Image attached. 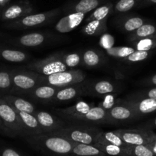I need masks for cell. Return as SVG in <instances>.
<instances>
[{"instance_id": "obj_1", "label": "cell", "mask_w": 156, "mask_h": 156, "mask_svg": "<svg viewBox=\"0 0 156 156\" xmlns=\"http://www.w3.org/2000/svg\"><path fill=\"white\" fill-rule=\"evenodd\" d=\"M33 148L49 156H70L75 144L55 135L40 134L23 138Z\"/></svg>"}, {"instance_id": "obj_2", "label": "cell", "mask_w": 156, "mask_h": 156, "mask_svg": "<svg viewBox=\"0 0 156 156\" xmlns=\"http://www.w3.org/2000/svg\"><path fill=\"white\" fill-rule=\"evenodd\" d=\"M101 130L97 126L82 123H69L61 129L48 134L55 135L67 139L77 144L94 145L97 142V136Z\"/></svg>"}, {"instance_id": "obj_3", "label": "cell", "mask_w": 156, "mask_h": 156, "mask_svg": "<svg viewBox=\"0 0 156 156\" xmlns=\"http://www.w3.org/2000/svg\"><path fill=\"white\" fill-rule=\"evenodd\" d=\"M62 12L61 8L49 10L44 12L31 14L18 20L5 22L2 28L11 30H26L44 26L53 22Z\"/></svg>"}, {"instance_id": "obj_4", "label": "cell", "mask_w": 156, "mask_h": 156, "mask_svg": "<svg viewBox=\"0 0 156 156\" xmlns=\"http://www.w3.org/2000/svg\"><path fill=\"white\" fill-rule=\"evenodd\" d=\"M13 83L12 95L22 97L24 94L41 85L43 75L25 68L11 70Z\"/></svg>"}, {"instance_id": "obj_5", "label": "cell", "mask_w": 156, "mask_h": 156, "mask_svg": "<svg viewBox=\"0 0 156 156\" xmlns=\"http://www.w3.org/2000/svg\"><path fill=\"white\" fill-rule=\"evenodd\" d=\"M63 52L52 54L44 59L30 63L25 68L43 76H48L58 72L65 71L67 70L68 67L63 62Z\"/></svg>"}, {"instance_id": "obj_6", "label": "cell", "mask_w": 156, "mask_h": 156, "mask_svg": "<svg viewBox=\"0 0 156 156\" xmlns=\"http://www.w3.org/2000/svg\"><path fill=\"white\" fill-rule=\"evenodd\" d=\"M86 80V73L80 70H65L53 73L48 76H43L41 85H49L56 87H64L76 84Z\"/></svg>"}, {"instance_id": "obj_7", "label": "cell", "mask_w": 156, "mask_h": 156, "mask_svg": "<svg viewBox=\"0 0 156 156\" xmlns=\"http://www.w3.org/2000/svg\"><path fill=\"white\" fill-rule=\"evenodd\" d=\"M69 123H82L87 125L109 124L107 112L100 106H94L86 112L60 116Z\"/></svg>"}, {"instance_id": "obj_8", "label": "cell", "mask_w": 156, "mask_h": 156, "mask_svg": "<svg viewBox=\"0 0 156 156\" xmlns=\"http://www.w3.org/2000/svg\"><path fill=\"white\" fill-rule=\"evenodd\" d=\"M106 112L109 125L129 123L142 118L133 107L127 104L124 99H120L119 103Z\"/></svg>"}, {"instance_id": "obj_9", "label": "cell", "mask_w": 156, "mask_h": 156, "mask_svg": "<svg viewBox=\"0 0 156 156\" xmlns=\"http://www.w3.org/2000/svg\"><path fill=\"white\" fill-rule=\"evenodd\" d=\"M122 91V84L108 80L83 81V96L104 97L109 94H116Z\"/></svg>"}, {"instance_id": "obj_10", "label": "cell", "mask_w": 156, "mask_h": 156, "mask_svg": "<svg viewBox=\"0 0 156 156\" xmlns=\"http://www.w3.org/2000/svg\"><path fill=\"white\" fill-rule=\"evenodd\" d=\"M0 118L16 137L25 138L26 133L17 111L0 97Z\"/></svg>"}, {"instance_id": "obj_11", "label": "cell", "mask_w": 156, "mask_h": 156, "mask_svg": "<svg viewBox=\"0 0 156 156\" xmlns=\"http://www.w3.org/2000/svg\"><path fill=\"white\" fill-rule=\"evenodd\" d=\"M34 12V7L30 0H21L16 3L5 5L0 16V21L8 22L18 20L33 14Z\"/></svg>"}, {"instance_id": "obj_12", "label": "cell", "mask_w": 156, "mask_h": 156, "mask_svg": "<svg viewBox=\"0 0 156 156\" xmlns=\"http://www.w3.org/2000/svg\"><path fill=\"white\" fill-rule=\"evenodd\" d=\"M113 132L129 146L141 145H146L153 133L151 130H146L143 129H119L113 130Z\"/></svg>"}, {"instance_id": "obj_13", "label": "cell", "mask_w": 156, "mask_h": 156, "mask_svg": "<svg viewBox=\"0 0 156 156\" xmlns=\"http://www.w3.org/2000/svg\"><path fill=\"white\" fill-rule=\"evenodd\" d=\"M44 133H51L66 126L68 122L55 114L45 111L36 110L34 113Z\"/></svg>"}, {"instance_id": "obj_14", "label": "cell", "mask_w": 156, "mask_h": 156, "mask_svg": "<svg viewBox=\"0 0 156 156\" xmlns=\"http://www.w3.org/2000/svg\"><path fill=\"white\" fill-rule=\"evenodd\" d=\"M48 34L43 32H32L23 34L19 37H12L8 39L6 42L16 47L34 48L39 47L47 41Z\"/></svg>"}, {"instance_id": "obj_15", "label": "cell", "mask_w": 156, "mask_h": 156, "mask_svg": "<svg viewBox=\"0 0 156 156\" xmlns=\"http://www.w3.org/2000/svg\"><path fill=\"white\" fill-rule=\"evenodd\" d=\"M107 2L109 0H71L61 9L67 15L71 13L87 14Z\"/></svg>"}, {"instance_id": "obj_16", "label": "cell", "mask_w": 156, "mask_h": 156, "mask_svg": "<svg viewBox=\"0 0 156 156\" xmlns=\"http://www.w3.org/2000/svg\"><path fill=\"white\" fill-rule=\"evenodd\" d=\"M83 96V82L60 88L51 103H67Z\"/></svg>"}, {"instance_id": "obj_17", "label": "cell", "mask_w": 156, "mask_h": 156, "mask_svg": "<svg viewBox=\"0 0 156 156\" xmlns=\"http://www.w3.org/2000/svg\"><path fill=\"white\" fill-rule=\"evenodd\" d=\"M59 89V87L49 85H40L29 92L24 94L22 97H27L31 100L40 103H51L52 99Z\"/></svg>"}, {"instance_id": "obj_18", "label": "cell", "mask_w": 156, "mask_h": 156, "mask_svg": "<svg viewBox=\"0 0 156 156\" xmlns=\"http://www.w3.org/2000/svg\"><path fill=\"white\" fill-rule=\"evenodd\" d=\"M127 104L133 107L141 116L156 112V100L150 98H124Z\"/></svg>"}, {"instance_id": "obj_19", "label": "cell", "mask_w": 156, "mask_h": 156, "mask_svg": "<svg viewBox=\"0 0 156 156\" xmlns=\"http://www.w3.org/2000/svg\"><path fill=\"white\" fill-rule=\"evenodd\" d=\"M85 14L71 13L63 17L55 25V30L60 33H67L71 31L80 25L84 19Z\"/></svg>"}, {"instance_id": "obj_20", "label": "cell", "mask_w": 156, "mask_h": 156, "mask_svg": "<svg viewBox=\"0 0 156 156\" xmlns=\"http://www.w3.org/2000/svg\"><path fill=\"white\" fill-rule=\"evenodd\" d=\"M115 26L124 32L132 33L145 23L142 17L133 15L119 16L115 22Z\"/></svg>"}, {"instance_id": "obj_21", "label": "cell", "mask_w": 156, "mask_h": 156, "mask_svg": "<svg viewBox=\"0 0 156 156\" xmlns=\"http://www.w3.org/2000/svg\"><path fill=\"white\" fill-rule=\"evenodd\" d=\"M23 124L24 129L26 133V136H35V135L44 134L41 126L39 125L37 119L34 116V114L28 113V112L17 111Z\"/></svg>"}, {"instance_id": "obj_22", "label": "cell", "mask_w": 156, "mask_h": 156, "mask_svg": "<svg viewBox=\"0 0 156 156\" xmlns=\"http://www.w3.org/2000/svg\"><path fill=\"white\" fill-rule=\"evenodd\" d=\"M5 101H6L12 107L14 108L16 111L28 112V113L34 114L36 111V108L32 103L28 100L22 97L12 94H5L0 96Z\"/></svg>"}, {"instance_id": "obj_23", "label": "cell", "mask_w": 156, "mask_h": 156, "mask_svg": "<svg viewBox=\"0 0 156 156\" xmlns=\"http://www.w3.org/2000/svg\"><path fill=\"white\" fill-rule=\"evenodd\" d=\"M29 58L30 55L26 52L0 44V60L12 63H22L26 61Z\"/></svg>"}, {"instance_id": "obj_24", "label": "cell", "mask_w": 156, "mask_h": 156, "mask_svg": "<svg viewBox=\"0 0 156 156\" xmlns=\"http://www.w3.org/2000/svg\"><path fill=\"white\" fill-rule=\"evenodd\" d=\"M106 58L98 50L88 49L82 54V65L89 68H94L104 64Z\"/></svg>"}, {"instance_id": "obj_25", "label": "cell", "mask_w": 156, "mask_h": 156, "mask_svg": "<svg viewBox=\"0 0 156 156\" xmlns=\"http://www.w3.org/2000/svg\"><path fill=\"white\" fill-rule=\"evenodd\" d=\"M154 37L156 38V25L149 23H145L138 29L130 33L128 37L129 42L139 41L141 39Z\"/></svg>"}, {"instance_id": "obj_26", "label": "cell", "mask_w": 156, "mask_h": 156, "mask_svg": "<svg viewBox=\"0 0 156 156\" xmlns=\"http://www.w3.org/2000/svg\"><path fill=\"white\" fill-rule=\"evenodd\" d=\"M107 20L108 19L90 21L82 28V32L88 36L102 35L107 31Z\"/></svg>"}, {"instance_id": "obj_27", "label": "cell", "mask_w": 156, "mask_h": 156, "mask_svg": "<svg viewBox=\"0 0 156 156\" xmlns=\"http://www.w3.org/2000/svg\"><path fill=\"white\" fill-rule=\"evenodd\" d=\"M70 156H107L94 145L75 144Z\"/></svg>"}, {"instance_id": "obj_28", "label": "cell", "mask_w": 156, "mask_h": 156, "mask_svg": "<svg viewBox=\"0 0 156 156\" xmlns=\"http://www.w3.org/2000/svg\"><path fill=\"white\" fill-rule=\"evenodd\" d=\"M100 144H109L117 145L122 148H129V145L126 144L113 131H100L97 136V142Z\"/></svg>"}, {"instance_id": "obj_29", "label": "cell", "mask_w": 156, "mask_h": 156, "mask_svg": "<svg viewBox=\"0 0 156 156\" xmlns=\"http://www.w3.org/2000/svg\"><path fill=\"white\" fill-rule=\"evenodd\" d=\"M114 5L111 2H106L103 5H100L98 8L94 9L91 14L85 20V23L94 20H103L109 19V16L112 14Z\"/></svg>"}, {"instance_id": "obj_30", "label": "cell", "mask_w": 156, "mask_h": 156, "mask_svg": "<svg viewBox=\"0 0 156 156\" xmlns=\"http://www.w3.org/2000/svg\"><path fill=\"white\" fill-rule=\"evenodd\" d=\"M93 103H88L86 102L80 101L78 102L73 106H70L67 108H64V109H54L53 112L55 115L58 116H62V115H71V114L79 113V112H86L90 109L91 108L94 107Z\"/></svg>"}, {"instance_id": "obj_31", "label": "cell", "mask_w": 156, "mask_h": 156, "mask_svg": "<svg viewBox=\"0 0 156 156\" xmlns=\"http://www.w3.org/2000/svg\"><path fill=\"white\" fill-rule=\"evenodd\" d=\"M13 83L11 70L0 68V96L12 94Z\"/></svg>"}, {"instance_id": "obj_32", "label": "cell", "mask_w": 156, "mask_h": 156, "mask_svg": "<svg viewBox=\"0 0 156 156\" xmlns=\"http://www.w3.org/2000/svg\"><path fill=\"white\" fill-rule=\"evenodd\" d=\"M94 145L107 156H130V146L129 148H122L117 145L100 143H95Z\"/></svg>"}, {"instance_id": "obj_33", "label": "cell", "mask_w": 156, "mask_h": 156, "mask_svg": "<svg viewBox=\"0 0 156 156\" xmlns=\"http://www.w3.org/2000/svg\"><path fill=\"white\" fill-rule=\"evenodd\" d=\"M142 0H119L113 6L112 14H122L139 8Z\"/></svg>"}, {"instance_id": "obj_34", "label": "cell", "mask_w": 156, "mask_h": 156, "mask_svg": "<svg viewBox=\"0 0 156 156\" xmlns=\"http://www.w3.org/2000/svg\"><path fill=\"white\" fill-rule=\"evenodd\" d=\"M136 51V49L133 47H111L109 48H106V52L109 56L115 58L116 59H119L122 61V59L126 58L129 55Z\"/></svg>"}, {"instance_id": "obj_35", "label": "cell", "mask_w": 156, "mask_h": 156, "mask_svg": "<svg viewBox=\"0 0 156 156\" xmlns=\"http://www.w3.org/2000/svg\"><path fill=\"white\" fill-rule=\"evenodd\" d=\"M130 44L134 46L135 49L138 51H150L151 49L156 48V38L148 37L139 40V41L130 42Z\"/></svg>"}, {"instance_id": "obj_36", "label": "cell", "mask_w": 156, "mask_h": 156, "mask_svg": "<svg viewBox=\"0 0 156 156\" xmlns=\"http://www.w3.org/2000/svg\"><path fill=\"white\" fill-rule=\"evenodd\" d=\"M62 60L63 62L67 67H75L81 64L82 54L79 52L64 54Z\"/></svg>"}, {"instance_id": "obj_37", "label": "cell", "mask_w": 156, "mask_h": 156, "mask_svg": "<svg viewBox=\"0 0 156 156\" xmlns=\"http://www.w3.org/2000/svg\"><path fill=\"white\" fill-rule=\"evenodd\" d=\"M151 52L148 51H138L136 50L133 53L127 56L126 58L122 60L123 62H129V63H136L143 61L146 60L150 55Z\"/></svg>"}, {"instance_id": "obj_38", "label": "cell", "mask_w": 156, "mask_h": 156, "mask_svg": "<svg viewBox=\"0 0 156 156\" xmlns=\"http://www.w3.org/2000/svg\"><path fill=\"white\" fill-rule=\"evenodd\" d=\"M130 156H156L151 149L145 145H131Z\"/></svg>"}, {"instance_id": "obj_39", "label": "cell", "mask_w": 156, "mask_h": 156, "mask_svg": "<svg viewBox=\"0 0 156 156\" xmlns=\"http://www.w3.org/2000/svg\"><path fill=\"white\" fill-rule=\"evenodd\" d=\"M119 100H120V98L116 97V94H109V95L104 97L103 100L99 103L98 106L107 111L113 107L114 106H115L119 103Z\"/></svg>"}, {"instance_id": "obj_40", "label": "cell", "mask_w": 156, "mask_h": 156, "mask_svg": "<svg viewBox=\"0 0 156 156\" xmlns=\"http://www.w3.org/2000/svg\"><path fill=\"white\" fill-rule=\"evenodd\" d=\"M126 97L127 98H150L156 100V87L137 91V92L129 94Z\"/></svg>"}, {"instance_id": "obj_41", "label": "cell", "mask_w": 156, "mask_h": 156, "mask_svg": "<svg viewBox=\"0 0 156 156\" xmlns=\"http://www.w3.org/2000/svg\"><path fill=\"white\" fill-rule=\"evenodd\" d=\"M0 156H24L18 151L9 147H3L0 149Z\"/></svg>"}, {"instance_id": "obj_42", "label": "cell", "mask_w": 156, "mask_h": 156, "mask_svg": "<svg viewBox=\"0 0 156 156\" xmlns=\"http://www.w3.org/2000/svg\"><path fill=\"white\" fill-rule=\"evenodd\" d=\"M0 133L4 136H6L8 137H11V138H15L16 137L15 136L14 133L5 125V123L3 122V121L2 120V119L0 118Z\"/></svg>"}, {"instance_id": "obj_43", "label": "cell", "mask_w": 156, "mask_h": 156, "mask_svg": "<svg viewBox=\"0 0 156 156\" xmlns=\"http://www.w3.org/2000/svg\"><path fill=\"white\" fill-rule=\"evenodd\" d=\"M146 145L156 155V134L154 133V132H153L152 134H151L149 141H148V144H147Z\"/></svg>"}, {"instance_id": "obj_44", "label": "cell", "mask_w": 156, "mask_h": 156, "mask_svg": "<svg viewBox=\"0 0 156 156\" xmlns=\"http://www.w3.org/2000/svg\"><path fill=\"white\" fill-rule=\"evenodd\" d=\"M140 129H143L146 130H151V129L156 128V118L154 119H153V120L149 121V122L140 126Z\"/></svg>"}, {"instance_id": "obj_45", "label": "cell", "mask_w": 156, "mask_h": 156, "mask_svg": "<svg viewBox=\"0 0 156 156\" xmlns=\"http://www.w3.org/2000/svg\"><path fill=\"white\" fill-rule=\"evenodd\" d=\"M145 85H151V86H156V74L153 75L151 77L145 80L144 81Z\"/></svg>"}, {"instance_id": "obj_46", "label": "cell", "mask_w": 156, "mask_h": 156, "mask_svg": "<svg viewBox=\"0 0 156 156\" xmlns=\"http://www.w3.org/2000/svg\"><path fill=\"white\" fill-rule=\"evenodd\" d=\"M154 4H156V0H142V2L139 5V8H143V7L148 6V5H154Z\"/></svg>"}, {"instance_id": "obj_47", "label": "cell", "mask_w": 156, "mask_h": 156, "mask_svg": "<svg viewBox=\"0 0 156 156\" xmlns=\"http://www.w3.org/2000/svg\"><path fill=\"white\" fill-rule=\"evenodd\" d=\"M9 2L10 0H0V6H5Z\"/></svg>"}, {"instance_id": "obj_48", "label": "cell", "mask_w": 156, "mask_h": 156, "mask_svg": "<svg viewBox=\"0 0 156 156\" xmlns=\"http://www.w3.org/2000/svg\"><path fill=\"white\" fill-rule=\"evenodd\" d=\"M5 35H6V34H5V33L1 32V31H0V38H2V37H5Z\"/></svg>"}, {"instance_id": "obj_49", "label": "cell", "mask_w": 156, "mask_h": 156, "mask_svg": "<svg viewBox=\"0 0 156 156\" xmlns=\"http://www.w3.org/2000/svg\"><path fill=\"white\" fill-rule=\"evenodd\" d=\"M5 6H0V16H1V13H2V10H3V8Z\"/></svg>"}]
</instances>
